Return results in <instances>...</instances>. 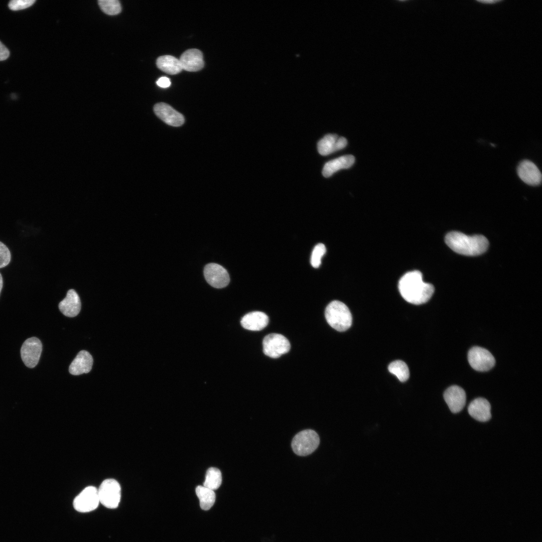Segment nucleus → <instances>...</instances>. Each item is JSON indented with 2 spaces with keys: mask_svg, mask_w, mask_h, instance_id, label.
I'll return each mask as SVG.
<instances>
[{
  "mask_svg": "<svg viewBox=\"0 0 542 542\" xmlns=\"http://www.w3.org/2000/svg\"><path fill=\"white\" fill-rule=\"evenodd\" d=\"M221 482L222 476L220 470L217 468L211 467L206 471L205 480L203 486L214 490L220 487Z\"/></svg>",
  "mask_w": 542,
  "mask_h": 542,
  "instance_id": "obj_23",
  "label": "nucleus"
},
{
  "mask_svg": "<svg viewBox=\"0 0 542 542\" xmlns=\"http://www.w3.org/2000/svg\"><path fill=\"white\" fill-rule=\"evenodd\" d=\"M262 346L264 354L274 358L287 353L291 348L288 339L283 335L277 333H272L265 336Z\"/></svg>",
  "mask_w": 542,
  "mask_h": 542,
  "instance_id": "obj_6",
  "label": "nucleus"
},
{
  "mask_svg": "<svg viewBox=\"0 0 542 542\" xmlns=\"http://www.w3.org/2000/svg\"><path fill=\"white\" fill-rule=\"evenodd\" d=\"M42 351L40 340L35 337L27 339L21 349V356L25 365L29 368L35 367L39 362Z\"/></svg>",
  "mask_w": 542,
  "mask_h": 542,
  "instance_id": "obj_9",
  "label": "nucleus"
},
{
  "mask_svg": "<svg viewBox=\"0 0 542 542\" xmlns=\"http://www.w3.org/2000/svg\"><path fill=\"white\" fill-rule=\"evenodd\" d=\"M443 395L446 403L452 413H459L465 406L466 393L461 387L458 385L451 386L445 391Z\"/></svg>",
  "mask_w": 542,
  "mask_h": 542,
  "instance_id": "obj_13",
  "label": "nucleus"
},
{
  "mask_svg": "<svg viewBox=\"0 0 542 542\" xmlns=\"http://www.w3.org/2000/svg\"><path fill=\"white\" fill-rule=\"evenodd\" d=\"M98 5L101 10L109 15H117L121 10L120 4L117 0H99Z\"/></svg>",
  "mask_w": 542,
  "mask_h": 542,
  "instance_id": "obj_25",
  "label": "nucleus"
},
{
  "mask_svg": "<svg viewBox=\"0 0 542 542\" xmlns=\"http://www.w3.org/2000/svg\"><path fill=\"white\" fill-rule=\"evenodd\" d=\"M398 288L402 297L408 302L420 305L427 302L434 292V286L425 283L419 270L405 273L400 279Z\"/></svg>",
  "mask_w": 542,
  "mask_h": 542,
  "instance_id": "obj_1",
  "label": "nucleus"
},
{
  "mask_svg": "<svg viewBox=\"0 0 542 542\" xmlns=\"http://www.w3.org/2000/svg\"><path fill=\"white\" fill-rule=\"evenodd\" d=\"M445 240L454 251L467 256H476L484 253L489 245L487 239L483 235H467L455 231L447 233Z\"/></svg>",
  "mask_w": 542,
  "mask_h": 542,
  "instance_id": "obj_2",
  "label": "nucleus"
},
{
  "mask_svg": "<svg viewBox=\"0 0 542 542\" xmlns=\"http://www.w3.org/2000/svg\"><path fill=\"white\" fill-rule=\"evenodd\" d=\"M353 156L345 155L327 162L324 166L322 174L325 177H329L336 171L350 168L354 164Z\"/></svg>",
  "mask_w": 542,
  "mask_h": 542,
  "instance_id": "obj_20",
  "label": "nucleus"
},
{
  "mask_svg": "<svg viewBox=\"0 0 542 542\" xmlns=\"http://www.w3.org/2000/svg\"><path fill=\"white\" fill-rule=\"evenodd\" d=\"M99 503L98 489L90 486L84 488L75 498L73 505L76 511L85 513L95 509Z\"/></svg>",
  "mask_w": 542,
  "mask_h": 542,
  "instance_id": "obj_8",
  "label": "nucleus"
},
{
  "mask_svg": "<svg viewBox=\"0 0 542 542\" xmlns=\"http://www.w3.org/2000/svg\"><path fill=\"white\" fill-rule=\"evenodd\" d=\"M10 56L8 49L0 41V61L6 60Z\"/></svg>",
  "mask_w": 542,
  "mask_h": 542,
  "instance_id": "obj_29",
  "label": "nucleus"
},
{
  "mask_svg": "<svg viewBox=\"0 0 542 542\" xmlns=\"http://www.w3.org/2000/svg\"><path fill=\"white\" fill-rule=\"evenodd\" d=\"M58 307L61 312L65 316H76L81 310L79 295L74 289L69 290L65 298L59 303Z\"/></svg>",
  "mask_w": 542,
  "mask_h": 542,
  "instance_id": "obj_16",
  "label": "nucleus"
},
{
  "mask_svg": "<svg viewBox=\"0 0 542 542\" xmlns=\"http://www.w3.org/2000/svg\"><path fill=\"white\" fill-rule=\"evenodd\" d=\"M347 144V141L344 137H339L336 134L330 133L325 136L318 142L317 149L320 155L327 156L343 149Z\"/></svg>",
  "mask_w": 542,
  "mask_h": 542,
  "instance_id": "obj_14",
  "label": "nucleus"
},
{
  "mask_svg": "<svg viewBox=\"0 0 542 542\" xmlns=\"http://www.w3.org/2000/svg\"><path fill=\"white\" fill-rule=\"evenodd\" d=\"M179 60L182 69L189 72L200 70L204 65L202 53L197 49L186 50L182 54Z\"/></svg>",
  "mask_w": 542,
  "mask_h": 542,
  "instance_id": "obj_15",
  "label": "nucleus"
},
{
  "mask_svg": "<svg viewBox=\"0 0 542 542\" xmlns=\"http://www.w3.org/2000/svg\"><path fill=\"white\" fill-rule=\"evenodd\" d=\"M93 358L86 350L80 351L70 364L69 372L74 375L88 373L92 368Z\"/></svg>",
  "mask_w": 542,
  "mask_h": 542,
  "instance_id": "obj_18",
  "label": "nucleus"
},
{
  "mask_svg": "<svg viewBox=\"0 0 542 542\" xmlns=\"http://www.w3.org/2000/svg\"><path fill=\"white\" fill-rule=\"evenodd\" d=\"M157 84L162 88H167L171 85V81L169 78L163 76L160 77L156 82Z\"/></svg>",
  "mask_w": 542,
  "mask_h": 542,
  "instance_id": "obj_30",
  "label": "nucleus"
},
{
  "mask_svg": "<svg viewBox=\"0 0 542 542\" xmlns=\"http://www.w3.org/2000/svg\"><path fill=\"white\" fill-rule=\"evenodd\" d=\"M320 438L314 430L307 429L297 434L293 439L292 448L298 456H305L312 453L318 447Z\"/></svg>",
  "mask_w": 542,
  "mask_h": 542,
  "instance_id": "obj_4",
  "label": "nucleus"
},
{
  "mask_svg": "<svg viewBox=\"0 0 542 542\" xmlns=\"http://www.w3.org/2000/svg\"><path fill=\"white\" fill-rule=\"evenodd\" d=\"M154 111L160 119L169 125L180 126L184 123L183 115L167 103L160 102L156 104Z\"/></svg>",
  "mask_w": 542,
  "mask_h": 542,
  "instance_id": "obj_12",
  "label": "nucleus"
},
{
  "mask_svg": "<svg viewBox=\"0 0 542 542\" xmlns=\"http://www.w3.org/2000/svg\"><path fill=\"white\" fill-rule=\"evenodd\" d=\"M325 316L329 325L338 331H345L351 326V312L347 306L339 301H333L328 305Z\"/></svg>",
  "mask_w": 542,
  "mask_h": 542,
  "instance_id": "obj_3",
  "label": "nucleus"
},
{
  "mask_svg": "<svg viewBox=\"0 0 542 542\" xmlns=\"http://www.w3.org/2000/svg\"><path fill=\"white\" fill-rule=\"evenodd\" d=\"M491 405L485 398L479 397L472 400L468 405L469 415L477 421L486 422L491 417Z\"/></svg>",
  "mask_w": 542,
  "mask_h": 542,
  "instance_id": "obj_17",
  "label": "nucleus"
},
{
  "mask_svg": "<svg viewBox=\"0 0 542 542\" xmlns=\"http://www.w3.org/2000/svg\"><path fill=\"white\" fill-rule=\"evenodd\" d=\"M196 493L199 500L200 507L205 510L210 509L215 501L216 495L214 490L199 485L196 488Z\"/></svg>",
  "mask_w": 542,
  "mask_h": 542,
  "instance_id": "obj_22",
  "label": "nucleus"
},
{
  "mask_svg": "<svg viewBox=\"0 0 542 542\" xmlns=\"http://www.w3.org/2000/svg\"><path fill=\"white\" fill-rule=\"evenodd\" d=\"M389 371L394 374L401 382L406 381L410 376V371L406 364L401 360H395L389 364Z\"/></svg>",
  "mask_w": 542,
  "mask_h": 542,
  "instance_id": "obj_24",
  "label": "nucleus"
},
{
  "mask_svg": "<svg viewBox=\"0 0 542 542\" xmlns=\"http://www.w3.org/2000/svg\"><path fill=\"white\" fill-rule=\"evenodd\" d=\"M326 248L323 243H318L315 245L313 249L310 262L312 266L315 268L319 267L321 263V259L325 254Z\"/></svg>",
  "mask_w": 542,
  "mask_h": 542,
  "instance_id": "obj_26",
  "label": "nucleus"
},
{
  "mask_svg": "<svg viewBox=\"0 0 542 542\" xmlns=\"http://www.w3.org/2000/svg\"><path fill=\"white\" fill-rule=\"evenodd\" d=\"M97 489L99 502L102 505L109 509L117 507L121 498V487L116 480L105 479Z\"/></svg>",
  "mask_w": 542,
  "mask_h": 542,
  "instance_id": "obj_5",
  "label": "nucleus"
},
{
  "mask_svg": "<svg viewBox=\"0 0 542 542\" xmlns=\"http://www.w3.org/2000/svg\"><path fill=\"white\" fill-rule=\"evenodd\" d=\"M468 360L471 366L478 371H488L495 363L492 354L488 350L478 346H474L469 350Z\"/></svg>",
  "mask_w": 542,
  "mask_h": 542,
  "instance_id": "obj_7",
  "label": "nucleus"
},
{
  "mask_svg": "<svg viewBox=\"0 0 542 542\" xmlns=\"http://www.w3.org/2000/svg\"><path fill=\"white\" fill-rule=\"evenodd\" d=\"M477 1V2L478 1L479 2H480V3H484V4L485 3V4H494L495 3H497V2H500V1H496V0L492 1V0H491V1Z\"/></svg>",
  "mask_w": 542,
  "mask_h": 542,
  "instance_id": "obj_31",
  "label": "nucleus"
},
{
  "mask_svg": "<svg viewBox=\"0 0 542 542\" xmlns=\"http://www.w3.org/2000/svg\"><path fill=\"white\" fill-rule=\"evenodd\" d=\"M11 259V254L7 246L0 241V268L8 265Z\"/></svg>",
  "mask_w": 542,
  "mask_h": 542,
  "instance_id": "obj_28",
  "label": "nucleus"
},
{
  "mask_svg": "<svg viewBox=\"0 0 542 542\" xmlns=\"http://www.w3.org/2000/svg\"><path fill=\"white\" fill-rule=\"evenodd\" d=\"M520 179L527 185L538 186L541 182V174L537 167L531 161L524 160L520 162L517 169Z\"/></svg>",
  "mask_w": 542,
  "mask_h": 542,
  "instance_id": "obj_11",
  "label": "nucleus"
},
{
  "mask_svg": "<svg viewBox=\"0 0 542 542\" xmlns=\"http://www.w3.org/2000/svg\"><path fill=\"white\" fill-rule=\"evenodd\" d=\"M205 278L208 283L215 288H222L228 285L230 279L227 271L222 266L215 263L207 264L204 269Z\"/></svg>",
  "mask_w": 542,
  "mask_h": 542,
  "instance_id": "obj_10",
  "label": "nucleus"
},
{
  "mask_svg": "<svg viewBox=\"0 0 542 542\" xmlns=\"http://www.w3.org/2000/svg\"><path fill=\"white\" fill-rule=\"evenodd\" d=\"M3 280L2 276L1 274L0 273V294H1L2 289L3 288Z\"/></svg>",
  "mask_w": 542,
  "mask_h": 542,
  "instance_id": "obj_32",
  "label": "nucleus"
},
{
  "mask_svg": "<svg viewBox=\"0 0 542 542\" xmlns=\"http://www.w3.org/2000/svg\"><path fill=\"white\" fill-rule=\"evenodd\" d=\"M269 321L268 316L263 312L254 311L247 313L241 320V326L251 331H260L264 328Z\"/></svg>",
  "mask_w": 542,
  "mask_h": 542,
  "instance_id": "obj_19",
  "label": "nucleus"
},
{
  "mask_svg": "<svg viewBox=\"0 0 542 542\" xmlns=\"http://www.w3.org/2000/svg\"><path fill=\"white\" fill-rule=\"evenodd\" d=\"M156 64L159 69L170 75L177 74L183 70L179 59L171 55L159 57Z\"/></svg>",
  "mask_w": 542,
  "mask_h": 542,
  "instance_id": "obj_21",
  "label": "nucleus"
},
{
  "mask_svg": "<svg viewBox=\"0 0 542 542\" xmlns=\"http://www.w3.org/2000/svg\"><path fill=\"white\" fill-rule=\"evenodd\" d=\"M35 2V0H12L8 6L12 10L18 11L31 7Z\"/></svg>",
  "mask_w": 542,
  "mask_h": 542,
  "instance_id": "obj_27",
  "label": "nucleus"
}]
</instances>
